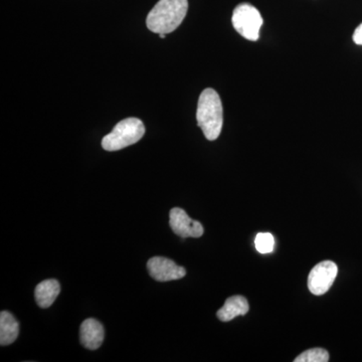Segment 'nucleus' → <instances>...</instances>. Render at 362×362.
Listing matches in <instances>:
<instances>
[{"instance_id": "1", "label": "nucleus", "mask_w": 362, "mask_h": 362, "mask_svg": "<svg viewBox=\"0 0 362 362\" xmlns=\"http://www.w3.org/2000/svg\"><path fill=\"white\" fill-rule=\"evenodd\" d=\"M223 104L220 95L214 89L202 90L197 104V125L209 141L218 139L223 129Z\"/></svg>"}, {"instance_id": "2", "label": "nucleus", "mask_w": 362, "mask_h": 362, "mask_svg": "<svg viewBox=\"0 0 362 362\" xmlns=\"http://www.w3.org/2000/svg\"><path fill=\"white\" fill-rule=\"evenodd\" d=\"M187 0H159L147 16V28L158 35L175 32L187 16Z\"/></svg>"}, {"instance_id": "3", "label": "nucleus", "mask_w": 362, "mask_h": 362, "mask_svg": "<svg viewBox=\"0 0 362 362\" xmlns=\"http://www.w3.org/2000/svg\"><path fill=\"white\" fill-rule=\"evenodd\" d=\"M144 134V124L140 119H124L117 123L111 133L105 136L102 147L106 151H118L140 141Z\"/></svg>"}, {"instance_id": "4", "label": "nucleus", "mask_w": 362, "mask_h": 362, "mask_svg": "<svg viewBox=\"0 0 362 362\" xmlns=\"http://www.w3.org/2000/svg\"><path fill=\"white\" fill-rule=\"evenodd\" d=\"M232 23L233 28L243 37L252 42H257L264 21L256 7L249 4H242L233 11Z\"/></svg>"}, {"instance_id": "5", "label": "nucleus", "mask_w": 362, "mask_h": 362, "mask_svg": "<svg viewBox=\"0 0 362 362\" xmlns=\"http://www.w3.org/2000/svg\"><path fill=\"white\" fill-rule=\"evenodd\" d=\"M338 267L334 262L323 261L312 269L308 276V289L315 296L329 291L337 277Z\"/></svg>"}, {"instance_id": "6", "label": "nucleus", "mask_w": 362, "mask_h": 362, "mask_svg": "<svg viewBox=\"0 0 362 362\" xmlns=\"http://www.w3.org/2000/svg\"><path fill=\"white\" fill-rule=\"evenodd\" d=\"M169 223L171 230L176 235L183 238H201L204 235V226L199 221H194L188 216L185 209L175 207L169 214Z\"/></svg>"}, {"instance_id": "7", "label": "nucleus", "mask_w": 362, "mask_h": 362, "mask_svg": "<svg viewBox=\"0 0 362 362\" xmlns=\"http://www.w3.org/2000/svg\"><path fill=\"white\" fill-rule=\"evenodd\" d=\"M149 275L158 282L180 280L187 275V271L182 267L176 265L173 259L163 257H154L147 263Z\"/></svg>"}, {"instance_id": "8", "label": "nucleus", "mask_w": 362, "mask_h": 362, "mask_svg": "<svg viewBox=\"0 0 362 362\" xmlns=\"http://www.w3.org/2000/svg\"><path fill=\"white\" fill-rule=\"evenodd\" d=\"M103 325L94 318H89L82 323L80 328V340L85 349L96 350L104 341Z\"/></svg>"}, {"instance_id": "9", "label": "nucleus", "mask_w": 362, "mask_h": 362, "mask_svg": "<svg viewBox=\"0 0 362 362\" xmlns=\"http://www.w3.org/2000/svg\"><path fill=\"white\" fill-rule=\"evenodd\" d=\"M249 309V302L246 298L235 295L226 299L225 305L218 311L216 316L223 322H228L235 317L246 315Z\"/></svg>"}, {"instance_id": "10", "label": "nucleus", "mask_w": 362, "mask_h": 362, "mask_svg": "<svg viewBox=\"0 0 362 362\" xmlns=\"http://www.w3.org/2000/svg\"><path fill=\"white\" fill-rule=\"evenodd\" d=\"M61 292V285L54 279L42 281L35 290V301L40 308H49Z\"/></svg>"}, {"instance_id": "11", "label": "nucleus", "mask_w": 362, "mask_h": 362, "mask_svg": "<svg viewBox=\"0 0 362 362\" xmlns=\"http://www.w3.org/2000/svg\"><path fill=\"white\" fill-rule=\"evenodd\" d=\"M20 333V324L13 314L7 311L0 313V344L1 346L13 344Z\"/></svg>"}, {"instance_id": "12", "label": "nucleus", "mask_w": 362, "mask_h": 362, "mask_svg": "<svg viewBox=\"0 0 362 362\" xmlns=\"http://www.w3.org/2000/svg\"><path fill=\"white\" fill-rule=\"evenodd\" d=\"M295 362H328L329 354L323 349H312L306 350L294 359Z\"/></svg>"}, {"instance_id": "13", "label": "nucleus", "mask_w": 362, "mask_h": 362, "mask_svg": "<svg viewBox=\"0 0 362 362\" xmlns=\"http://www.w3.org/2000/svg\"><path fill=\"white\" fill-rule=\"evenodd\" d=\"M255 246L259 254H270L275 246V240L270 233H259L255 239Z\"/></svg>"}, {"instance_id": "14", "label": "nucleus", "mask_w": 362, "mask_h": 362, "mask_svg": "<svg viewBox=\"0 0 362 362\" xmlns=\"http://www.w3.org/2000/svg\"><path fill=\"white\" fill-rule=\"evenodd\" d=\"M354 40L356 45H362V23L356 28L354 33Z\"/></svg>"}, {"instance_id": "15", "label": "nucleus", "mask_w": 362, "mask_h": 362, "mask_svg": "<svg viewBox=\"0 0 362 362\" xmlns=\"http://www.w3.org/2000/svg\"><path fill=\"white\" fill-rule=\"evenodd\" d=\"M159 37H160V39H165L166 35L165 33H159Z\"/></svg>"}]
</instances>
